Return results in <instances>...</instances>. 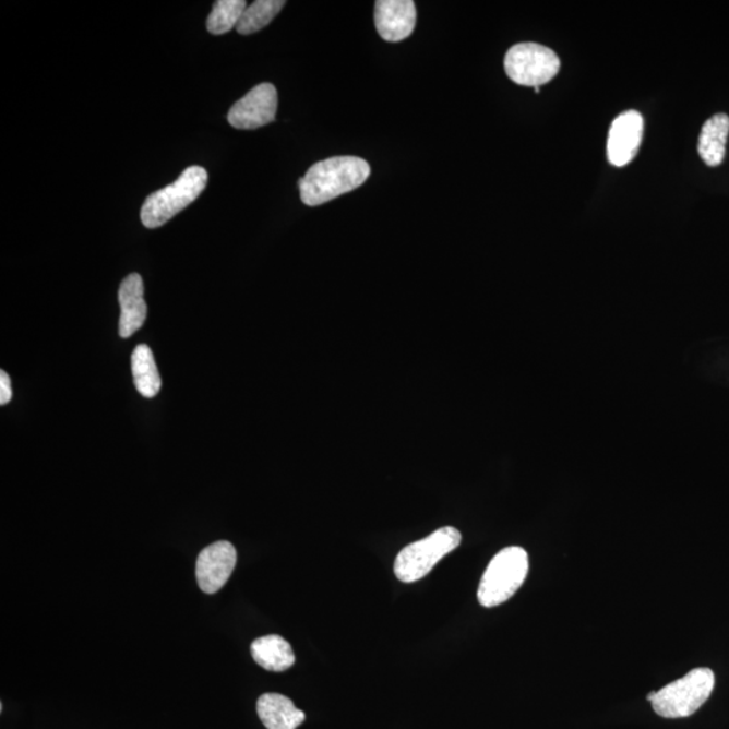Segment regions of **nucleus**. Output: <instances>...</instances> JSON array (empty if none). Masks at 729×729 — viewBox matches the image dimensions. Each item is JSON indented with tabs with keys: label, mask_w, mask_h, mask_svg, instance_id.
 Instances as JSON below:
<instances>
[{
	"label": "nucleus",
	"mask_w": 729,
	"mask_h": 729,
	"mask_svg": "<svg viewBox=\"0 0 729 729\" xmlns=\"http://www.w3.org/2000/svg\"><path fill=\"white\" fill-rule=\"evenodd\" d=\"M370 176V167L360 157L342 156L313 164L299 181L300 198L307 206L316 207L357 190Z\"/></svg>",
	"instance_id": "1"
},
{
	"label": "nucleus",
	"mask_w": 729,
	"mask_h": 729,
	"mask_svg": "<svg viewBox=\"0 0 729 729\" xmlns=\"http://www.w3.org/2000/svg\"><path fill=\"white\" fill-rule=\"evenodd\" d=\"M714 688V671L697 668L660 691L648 693L647 700L658 716L665 719H682L696 714L710 697Z\"/></svg>",
	"instance_id": "2"
},
{
	"label": "nucleus",
	"mask_w": 729,
	"mask_h": 729,
	"mask_svg": "<svg viewBox=\"0 0 729 729\" xmlns=\"http://www.w3.org/2000/svg\"><path fill=\"white\" fill-rule=\"evenodd\" d=\"M207 170L193 165L180 175L172 184L153 192L141 208V220L147 229H157L168 224L174 216L195 202L206 188Z\"/></svg>",
	"instance_id": "3"
},
{
	"label": "nucleus",
	"mask_w": 729,
	"mask_h": 729,
	"mask_svg": "<svg viewBox=\"0 0 729 729\" xmlns=\"http://www.w3.org/2000/svg\"><path fill=\"white\" fill-rule=\"evenodd\" d=\"M528 569V554L523 547H505L492 558L483 573L477 591L478 601L486 608L509 601L526 581Z\"/></svg>",
	"instance_id": "4"
},
{
	"label": "nucleus",
	"mask_w": 729,
	"mask_h": 729,
	"mask_svg": "<svg viewBox=\"0 0 729 729\" xmlns=\"http://www.w3.org/2000/svg\"><path fill=\"white\" fill-rule=\"evenodd\" d=\"M463 535L454 527H442L425 539L404 547L395 561V574L402 583L425 578L442 558L457 549Z\"/></svg>",
	"instance_id": "5"
},
{
	"label": "nucleus",
	"mask_w": 729,
	"mask_h": 729,
	"mask_svg": "<svg viewBox=\"0 0 729 729\" xmlns=\"http://www.w3.org/2000/svg\"><path fill=\"white\" fill-rule=\"evenodd\" d=\"M504 68L512 82L537 88L558 75L561 60L543 45L523 43L506 52Z\"/></svg>",
	"instance_id": "6"
},
{
	"label": "nucleus",
	"mask_w": 729,
	"mask_h": 729,
	"mask_svg": "<svg viewBox=\"0 0 729 729\" xmlns=\"http://www.w3.org/2000/svg\"><path fill=\"white\" fill-rule=\"evenodd\" d=\"M277 107L278 96L275 85L262 83L230 108L227 119L232 128L254 130L275 121Z\"/></svg>",
	"instance_id": "7"
},
{
	"label": "nucleus",
	"mask_w": 729,
	"mask_h": 729,
	"mask_svg": "<svg viewBox=\"0 0 729 729\" xmlns=\"http://www.w3.org/2000/svg\"><path fill=\"white\" fill-rule=\"evenodd\" d=\"M237 565V550L219 540L202 550L196 561V579L204 594L214 595L226 585Z\"/></svg>",
	"instance_id": "8"
},
{
	"label": "nucleus",
	"mask_w": 729,
	"mask_h": 729,
	"mask_svg": "<svg viewBox=\"0 0 729 729\" xmlns=\"http://www.w3.org/2000/svg\"><path fill=\"white\" fill-rule=\"evenodd\" d=\"M643 139V118L637 111H625L612 122L608 134V162L624 167L636 156Z\"/></svg>",
	"instance_id": "9"
},
{
	"label": "nucleus",
	"mask_w": 729,
	"mask_h": 729,
	"mask_svg": "<svg viewBox=\"0 0 729 729\" xmlns=\"http://www.w3.org/2000/svg\"><path fill=\"white\" fill-rule=\"evenodd\" d=\"M374 22L384 41H403L411 36L417 25V5L413 0H379Z\"/></svg>",
	"instance_id": "10"
},
{
	"label": "nucleus",
	"mask_w": 729,
	"mask_h": 729,
	"mask_svg": "<svg viewBox=\"0 0 729 729\" xmlns=\"http://www.w3.org/2000/svg\"><path fill=\"white\" fill-rule=\"evenodd\" d=\"M144 292V282L139 273H131L119 287L118 300L121 306L119 335L122 338H130L144 326L147 316Z\"/></svg>",
	"instance_id": "11"
},
{
	"label": "nucleus",
	"mask_w": 729,
	"mask_h": 729,
	"mask_svg": "<svg viewBox=\"0 0 729 729\" xmlns=\"http://www.w3.org/2000/svg\"><path fill=\"white\" fill-rule=\"evenodd\" d=\"M258 714L267 729H296L304 721L303 710L292 700L278 693H265L259 698Z\"/></svg>",
	"instance_id": "12"
},
{
	"label": "nucleus",
	"mask_w": 729,
	"mask_h": 729,
	"mask_svg": "<svg viewBox=\"0 0 729 729\" xmlns=\"http://www.w3.org/2000/svg\"><path fill=\"white\" fill-rule=\"evenodd\" d=\"M729 117L716 113L704 123L698 139V155L708 167H719L726 157Z\"/></svg>",
	"instance_id": "13"
},
{
	"label": "nucleus",
	"mask_w": 729,
	"mask_h": 729,
	"mask_svg": "<svg viewBox=\"0 0 729 729\" xmlns=\"http://www.w3.org/2000/svg\"><path fill=\"white\" fill-rule=\"evenodd\" d=\"M253 659L262 669L286 671L295 664V654L289 643L280 635L261 636L252 643Z\"/></svg>",
	"instance_id": "14"
},
{
	"label": "nucleus",
	"mask_w": 729,
	"mask_h": 729,
	"mask_svg": "<svg viewBox=\"0 0 729 729\" xmlns=\"http://www.w3.org/2000/svg\"><path fill=\"white\" fill-rule=\"evenodd\" d=\"M131 370L136 391L142 396L152 398L157 396L162 390V378H159L155 356L147 345H139L131 356Z\"/></svg>",
	"instance_id": "15"
},
{
	"label": "nucleus",
	"mask_w": 729,
	"mask_h": 729,
	"mask_svg": "<svg viewBox=\"0 0 729 729\" xmlns=\"http://www.w3.org/2000/svg\"><path fill=\"white\" fill-rule=\"evenodd\" d=\"M284 5H286L284 0H258V2L248 5L241 21H239L237 32L243 34V36L260 32L261 28L270 25L275 20Z\"/></svg>",
	"instance_id": "16"
},
{
	"label": "nucleus",
	"mask_w": 729,
	"mask_h": 729,
	"mask_svg": "<svg viewBox=\"0 0 729 729\" xmlns=\"http://www.w3.org/2000/svg\"><path fill=\"white\" fill-rule=\"evenodd\" d=\"M248 4L244 0H218L207 20V31L214 36L237 28Z\"/></svg>",
	"instance_id": "17"
},
{
	"label": "nucleus",
	"mask_w": 729,
	"mask_h": 729,
	"mask_svg": "<svg viewBox=\"0 0 729 729\" xmlns=\"http://www.w3.org/2000/svg\"><path fill=\"white\" fill-rule=\"evenodd\" d=\"M13 397V391H11V380L9 374L2 370L0 372V404L5 406Z\"/></svg>",
	"instance_id": "18"
}]
</instances>
